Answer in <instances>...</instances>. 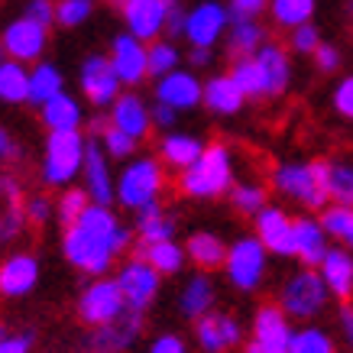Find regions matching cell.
<instances>
[{
    "instance_id": "cell-1",
    "label": "cell",
    "mask_w": 353,
    "mask_h": 353,
    "mask_svg": "<svg viewBox=\"0 0 353 353\" xmlns=\"http://www.w3.org/2000/svg\"><path fill=\"white\" fill-rule=\"evenodd\" d=\"M130 240H133V234L114 214V208L91 204L75 224L65 227L62 253L78 272H85L91 279H104L110 272V266L117 263V256H123Z\"/></svg>"
},
{
    "instance_id": "cell-2",
    "label": "cell",
    "mask_w": 353,
    "mask_h": 353,
    "mask_svg": "<svg viewBox=\"0 0 353 353\" xmlns=\"http://www.w3.org/2000/svg\"><path fill=\"white\" fill-rule=\"evenodd\" d=\"M234 152L224 143H208L194 165L179 175V192L194 201H214L234 188Z\"/></svg>"
},
{
    "instance_id": "cell-3",
    "label": "cell",
    "mask_w": 353,
    "mask_h": 353,
    "mask_svg": "<svg viewBox=\"0 0 353 353\" xmlns=\"http://www.w3.org/2000/svg\"><path fill=\"white\" fill-rule=\"evenodd\" d=\"M272 188L305 211H324L327 198V159L279 162L272 169Z\"/></svg>"
},
{
    "instance_id": "cell-4",
    "label": "cell",
    "mask_w": 353,
    "mask_h": 353,
    "mask_svg": "<svg viewBox=\"0 0 353 353\" xmlns=\"http://www.w3.org/2000/svg\"><path fill=\"white\" fill-rule=\"evenodd\" d=\"M165 192V165L159 156H133L117 172V204L127 211H143L150 204H159Z\"/></svg>"
},
{
    "instance_id": "cell-5",
    "label": "cell",
    "mask_w": 353,
    "mask_h": 353,
    "mask_svg": "<svg viewBox=\"0 0 353 353\" xmlns=\"http://www.w3.org/2000/svg\"><path fill=\"white\" fill-rule=\"evenodd\" d=\"M85 152H88V137L81 130H72V133H49L43 146V162H39V172H43V182L49 188H72V185L81 179V169H85Z\"/></svg>"
},
{
    "instance_id": "cell-6",
    "label": "cell",
    "mask_w": 353,
    "mask_h": 353,
    "mask_svg": "<svg viewBox=\"0 0 353 353\" xmlns=\"http://www.w3.org/2000/svg\"><path fill=\"white\" fill-rule=\"evenodd\" d=\"M279 308L289 314V321H305L311 324L314 318H321L327 305H331V292L324 285V279L318 269H295L282 289H279Z\"/></svg>"
},
{
    "instance_id": "cell-7",
    "label": "cell",
    "mask_w": 353,
    "mask_h": 353,
    "mask_svg": "<svg viewBox=\"0 0 353 353\" xmlns=\"http://www.w3.org/2000/svg\"><path fill=\"white\" fill-rule=\"evenodd\" d=\"M266 272H269V253L253 234L236 236L234 243L227 246L224 276L236 292H256L266 282Z\"/></svg>"
},
{
    "instance_id": "cell-8",
    "label": "cell",
    "mask_w": 353,
    "mask_h": 353,
    "mask_svg": "<svg viewBox=\"0 0 353 353\" xmlns=\"http://www.w3.org/2000/svg\"><path fill=\"white\" fill-rule=\"evenodd\" d=\"M123 311H127V299L114 276L91 279L78 295V318L88 327H104V324L117 321Z\"/></svg>"
},
{
    "instance_id": "cell-9",
    "label": "cell",
    "mask_w": 353,
    "mask_h": 353,
    "mask_svg": "<svg viewBox=\"0 0 353 353\" xmlns=\"http://www.w3.org/2000/svg\"><path fill=\"white\" fill-rule=\"evenodd\" d=\"M250 331L253 334H250V343L243 347V353H289L295 327H292L289 314L272 301V305H259L256 308Z\"/></svg>"
},
{
    "instance_id": "cell-10",
    "label": "cell",
    "mask_w": 353,
    "mask_h": 353,
    "mask_svg": "<svg viewBox=\"0 0 353 353\" xmlns=\"http://www.w3.org/2000/svg\"><path fill=\"white\" fill-rule=\"evenodd\" d=\"M114 279H117V285H120V292H123V299H127L130 311L146 314V308H152V301L159 299L162 276L143 256H130L127 263H120Z\"/></svg>"
},
{
    "instance_id": "cell-11",
    "label": "cell",
    "mask_w": 353,
    "mask_h": 353,
    "mask_svg": "<svg viewBox=\"0 0 353 353\" xmlns=\"http://www.w3.org/2000/svg\"><path fill=\"white\" fill-rule=\"evenodd\" d=\"M230 30V10L221 0H201L185 17V39L192 49H214Z\"/></svg>"
},
{
    "instance_id": "cell-12",
    "label": "cell",
    "mask_w": 353,
    "mask_h": 353,
    "mask_svg": "<svg viewBox=\"0 0 353 353\" xmlns=\"http://www.w3.org/2000/svg\"><path fill=\"white\" fill-rule=\"evenodd\" d=\"M0 46L10 62H20V65H36L43 62V52L49 46V30L32 23L30 17H17L3 26L0 32Z\"/></svg>"
},
{
    "instance_id": "cell-13",
    "label": "cell",
    "mask_w": 353,
    "mask_h": 353,
    "mask_svg": "<svg viewBox=\"0 0 353 353\" xmlns=\"http://www.w3.org/2000/svg\"><path fill=\"white\" fill-rule=\"evenodd\" d=\"M78 88H81V94H85L88 104H94V108H108L123 94V85H120L117 72L110 68V59L108 55H88L81 68H78Z\"/></svg>"
},
{
    "instance_id": "cell-14",
    "label": "cell",
    "mask_w": 353,
    "mask_h": 353,
    "mask_svg": "<svg viewBox=\"0 0 353 353\" xmlns=\"http://www.w3.org/2000/svg\"><path fill=\"white\" fill-rule=\"evenodd\" d=\"M108 59H110V68L117 72L120 85L130 88V91L150 78V46L139 43L137 36H130V32L114 36Z\"/></svg>"
},
{
    "instance_id": "cell-15",
    "label": "cell",
    "mask_w": 353,
    "mask_h": 353,
    "mask_svg": "<svg viewBox=\"0 0 353 353\" xmlns=\"http://www.w3.org/2000/svg\"><path fill=\"white\" fill-rule=\"evenodd\" d=\"M81 188L91 198V204H110L117 201V175L110 169V156L104 152V146L97 139H88L85 152V169H81Z\"/></svg>"
},
{
    "instance_id": "cell-16",
    "label": "cell",
    "mask_w": 353,
    "mask_h": 353,
    "mask_svg": "<svg viewBox=\"0 0 353 353\" xmlns=\"http://www.w3.org/2000/svg\"><path fill=\"white\" fill-rule=\"evenodd\" d=\"M139 331H143V314L127 308L117 321L104 324V327H91L85 337V350L88 353H127L137 343Z\"/></svg>"
},
{
    "instance_id": "cell-17",
    "label": "cell",
    "mask_w": 353,
    "mask_h": 353,
    "mask_svg": "<svg viewBox=\"0 0 353 353\" xmlns=\"http://www.w3.org/2000/svg\"><path fill=\"white\" fill-rule=\"evenodd\" d=\"M194 343L201 353H227L243 343V324L227 311H211L201 321H194Z\"/></svg>"
},
{
    "instance_id": "cell-18",
    "label": "cell",
    "mask_w": 353,
    "mask_h": 353,
    "mask_svg": "<svg viewBox=\"0 0 353 353\" xmlns=\"http://www.w3.org/2000/svg\"><path fill=\"white\" fill-rule=\"evenodd\" d=\"M292 227H295V217L279 204H266L253 217V236L266 246L269 256H292Z\"/></svg>"
},
{
    "instance_id": "cell-19",
    "label": "cell",
    "mask_w": 353,
    "mask_h": 353,
    "mask_svg": "<svg viewBox=\"0 0 353 353\" xmlns=\"http://www.w3.org/2000/svg\"><path fill=\"white\" fill-rule=\"evenodd\" d=\"M120 17L130 36L150 46L165 32V0H120Z\"/></svg>"
},
{
    "instance_id": "cell-20",
    "label": "cell",
    "mask_w": 353,
    "mask_h": 353,
    "mask_svg": "<svg viewBox=\"0 0 353 353\" xmlns=\"http://www.w3.org/2000/svg\"><path fill=\"white\" fill-rule=\"evenodd\" d=\"M253 62L259 68V81H263V101L282 97L292 85V55L285 46L266 43L259 52H253Z\"/></svg>"
},
{
    "instance_id": "cell-21",
    "label": "cell",
    "mask_w": 353,
    "mask_h": 353,
    "mask_svg": "<svg viewBox=\"0 0 353 353\" xmlns=\"http://www.w3.org/2000/svg\"><path fill=\"white\" fill-rule=\"evenodd\" d=\"M156 101L169 104L172 110H194L204 101V81L192 68H175L156 81Z\"/></svg>"
},
{
    "instance_id": "cell-22",
    "label": "cell",
    "mask_w": 353,
    "mask_h": 353,
    "mask_svg": "<svg viewBox=\"0 0 353 353\" xmlns=\"http://www.w3.org/2000/svg\"><path fill=\"white\" fill-rule=\"evenodd\" d=\"M331 250V236L324 234L321 221L314 214H299L292 227V256L299 259L305 269H318L321 259Z\"/></svg>"
},
{
    "instance_id": "cell-23",
    "label": "cell",
    "mask_w": 353,
    "mask_h": 353,
    "mask_svg": "<svg viewBox=\"0 0 353 353\" xmlns=\"http://www.w3.org/2000/svg\"><path fill=\"white\" fill-rule=\"evenodd\" d=\"M108 123L110 127H117L120 133H127L130 139L143 143L152 130V104H146L137 91H123V94L110 104Z\"/></svg>"
},
{
    "instance_id": "cell-24",
    "label": "cell",
    "mask_w": 353,
    "mask_h": 353,
    "mask_svg": "<svg viewBox=\"0 0 353 353\" xmlns=\"http://www.w3.org/2000/svg\"><path fill=\"white\" fill-rule=\"evenodd\" d=\"M39 259L32 253H13L0 263V295L3 299H26L39 285Z\"/></svg>"
},
{
    "instance_id": "cell-25",
    "label": "cell",
    "mask_w": 353,
    "mask_h": 353,
    "mask_svg": "<svg viewBox=\"0 0 353 353\" xmlns=\"http://www.w3.org/2000/svg\"><path fill=\"white\" fill-rule=\"evenodd\" d=\"M318 272H321L331 299L343 301V305L353 301V250H347V246H331L327 256L321 259Z\"/></svg>"
},
{
    "instance_id": "cell-26",
    "label": "cell",
    "mask_w": 353,
    "mask_h": 353,
    "mask_svg": "<svg viewBox=\"0 0 353 353\" xmlns=\"http://www.w3.org/2000/svg\"><path fill=\"white\" fill-rule=\"evenodd\" d=\"M204 146H208V143H204L201 137H194V133L169 130V133L159 139V162L165 165V169L182 175L188 165H194V159L204 152Z\"/></svg>"
},
{
    "instance_id": "cell-27",
    "label": "cell",
    "mask_w": 353,
    "mask_h": 353,
    "mask_svg": "<svg viewBox=\"0 0 353 353\" xmlns=\"http://www.w3.org/2000/svg\"><path fill=\"white\" fill-rule=\"evenodd\" d=\"M214 301H217V289H214V279L208 276V272H194V276L185 279L182 292H179V311H182V318L201 321L204 314L214 311Z\"/></svg>"
},
{
    "instance_id": "cell-28",
    "label": "cell",
    "mask_w": 353,
    "mask_h": 353,
    "mask_svg": "<svg viewBox=\"0 0 353 353\" xmlns=\"http://www.w3.org/2000/svg\"><path fill=\"white\" fill-rule=\"evenodd\" d=\"M26 201H23V188L17 179L0 175V243L17 240L26 224Z\"/></svg>"
},
{
    "instance_id": "cell-29",
    "label": "cell",
    "mask_w": 353,
    "mask_h": 353,
    "mask_svg": "<svg viewBox=\"0 0 353 353\" xmlns=\"http://www.w3.org/2000/svg\"><path fill=\"white\" fill-rule=\"evenodd\" d=\"M39 120L49 133H72V130H81V123H85V108L75 94L62 91L59 97L39 108Z\"/></svg>"
},
{
    "instance_id": "cell-30",
    "label": "cell",
    "mask_w": 353,
    "mask_h": 353,
    "mask_svg": "<svg viewBox=\"0 0 353 353\" xmlns=\"http://www.w3.org/2000/svg\"><path fill=\"white\" fill-rule=\"evenodd\" d=\"M227 246L217 234L211 230H194L188 240H185V256L188 263L198 266V272H214V269H224V259H227Z\"/></svg>"
},
{
    "instance_id": "cell-31",
    "label": "cell",
    "mask_w": 353,
    "mask_h": 353,
    "mask_svg": "<svg viewBox=\"0 0 353 353\" xmlns=\"http://www.w3.org/2000/svg\"><path fill=\"white\" fill-rule=\"evenodd\" d=\"M201 104L211 110V114H217V117H234V114L243 110L246 97L230 75H214V78L204 81V101Z\"/></svg>"
},
{
    "instance_id": "cell-32",
    "label": "cell",
    "mask_w": 353,
    "mask_h": 353,
    "mask_svg": "<svg viewBox=\"0 0 353 353\" xmlns=\"http://www.w3.org/2000/svg\"><path fill=\"white\" fill-rule=\"evenodd\" d=\"M175 230H179V221L162 204H150V208L137 211V236L143 246L175 240Z\"/></svg>"
},
{
    "instance_id": "cell-33",
    "label": "cell",
    "mask_w": 353,
    "mask_h": 353,
    "mask_svg": "<svg viewBox=\"0 0 353 353\" xmlns=\"http://www.w3.org/2000/svg\"><path fill=\"white\" fill-rule=\"evenodd\" d=\"M224 39H227V49H230L234 59H246V55L259 52V49L269 43L263 23L259 20H236V17H230V30H227Z\"/></svg>"
},
{
    "instance_id": "cell-34",
    "label": "cell",
    "mask_w": 353,
    "mask_h": 353,
    "mask_svg": "<svg viewBox=\"0 0 353 353\" xmlns=\"http://www.w3.org/2000/svg\"><path fill=\"white\" fill-rule=\"evenodd\" d=\"M65 91V75L55 62H36L30 68V104L43 108Z\"/></svg>"
},
{
    "instance_id": "cell-35",
    "label": "cell",
    "mask_w": 353,
    "mask_h": 353,
    "mask_svg": "<svg viewBox=\"0 0 353 353\" xmlns=\"http://www.w3.org/2000/svg\"><path fill=\"white\" fill-rule=\"evenodd\" d=\"M139 256L146 259L159 276H179V272L185 269V263H188V256H185V243H175V240L139 246Z\"/></svg>"
},
{
    "instance_id": "cell-36",
    "label": "cell",
    "mask_w": 353,
    "mask_h": 353,
    "mask_svg": "<svg viewBox=\"0 0 353 353\" xmlns=\"http://www.w3.org/2000/svg\"><path fill=\"white\" fill-rule=\"evenodd\" d=\"M0 104H30V72L20 62H0Z\"/></svg>"
},
{
    "instance_id": "cell-37",
    "label": "cell",
    "mask_w": 353,
    "mask_h": 353,
    "mask_svg": "<svg viewBox=\"0 0 353 353\" xmlns=\"http://www.w3.org/2000/svg\"><path fill=\"white\" fill-rule=\"evenodd\" d=\"M318 0H269V17L282 30H299L305 23H311Z\"/></svg>"
},
{
    "instance_id": "cell-38",
    "label": "cell",
    "mask_w": 353,
    "mask_h": 353,
    "mask_svg": "<svg viewBox=\"0 0 353 353\" xmlns=\"http://www.w3.org/2000/svg\"><path fill=\"white\" fill-rule=\"evenodd\" d=\"M327 198L331 204L353 208V162L327 159Z\"/></svg>"
},
{
    "instance_id": "cell-39",
    "label": "cell",
    "mask_w": 353,
    "mask_h": 353,
    "mask_svg": "<svg viewBox=\"0 0 353 353\" xmlns=\"http://www.w3.org/2000/svg\"><path fill=\"white\" fill-rule=\"evenodd\" d=\"M318 221H321L324 234L331 236V240H337V246H347V250H353V208L327 204Z\"/></svg>"
},
{
    "instance_id": "cell-40",
    "label": "cell",
    "mask_w": 353,
    "mask_h": 353,
    "mask_svg": "<svg viewBox=\"0 0 353 353\" xmlns=\"http://www.w3.org/2000/svg\"><path fill=\"white\" fill-rule=\"evenodd\" d=\"M230 204H234L236 214L256 217L259 211L269 204L266 185H259V182H240V185H234V188H230Z\"/></svg>"
},
{
    "instance_id": "cell-41",
    "label": "cell",
    "mask_w": 353,
    "mask_h": 353,
    "mask_svg": "<svg viewBox=\"0 0 353 353\" xmlns=\"http://www.w3.org/2000/svg\"><path fill=\"white\" fill-rule=\"evenodd\" d=\"M289 353H337V343L324 327H314V324H305L292 334V347Z\"/></svg>"
},
{
    "instance_id": "cell-42",
    "label": "cell",
    "mask_w": 353,
    "mask_h": 353,
    "mask_svg": "<svg viewBox=\"0 0 353 353\" xmlns=\"http://www.w3.org/2000/svg\"><path fill=\"white\" fill-rule=\"evenodd\" d=\"M179 62H182V52H179V46L175 43H169V39H156V43H150V78L159 81L162 75L175 72Z\"/></svg>"
},
{
    "instance_id": "cell-43",
    "label": "cell",
    "mask_w": 353,
    "mask_h": 353,
    "mask_svg": "<svg viewBox=\"0 0 353 353\" xmlns=\"http://www.w3.org/2000/svg\"><path fill=\"white\" fill-rule=\"evenodd\" d=\"M94 13V0H55V23L65 30L85 26Z\"/></svg>"
},
{
    "instance_id": "cell-44",
    "label": "cell",
    "mask_w": 353,
    "mask_h": 353,
    "mask_svg": "<svg viewBox=\"0 0 353 353\" xmlns=\"http://www.w3.org/2000/svg\"><path fill=\"white\" fill-rule=\"evenodd\" d=\"M88 208H91V198L85 194V188H75V185H72V188H65L62 198L55 201V214H59V221L68 227V224H75Z\"/></svg>"
},
{
    "instance_id": "cell-45",
    "label": "cell",
    "mask_w": 353,
    "mask_h": 353,
    "mask_svg": "<svg viewBox=\"0 0 353 353\" xmlns=\"http://www.w3.org/2000/svg\"><path fill=\"white\" fill-rule=\"evenodd\" d=\"M97 143H101V146H104V152H108L110 159H133V156H137V139H130L127 133H120L117 127H104L101 130V137H97Z\"/></svg>"
},
{
    "instance_id": "cell-46",
    "label": "cell",
    "mask_w": 353,
    "mask_h": 353,
    "mask_svg": "<svg viewBox=\"0 0 353 353\" xmlns=\"http://www.w3.org/2000/svg\"><path fill=\"white\" fill-rule=\"evenodd\" d=\"M321 32H318V26L314 23H305V26H299V30L289 32V49L299 55H314V49L321 46Z\"/></svg>"
},
{
    "instance_id": "cell-47",
    "label": "cell",
    "mask_w": 353,
    "mask_h": 353,
    "mask_svg": "<svg viewBox=\"0 0 353 353\" xmlns=\"http://www.w3.org/2000/svg\"><path fill=\"white\" fill-rule=\"evenodd\" d=\"M331 104L337 110V117L350 120L353 123V75H343L331 91Z\"/></svg>"
},
{
    "instance_id": "cell-48",
    "label": "cell",
    "mask_w": 353,
    "mask_h": 353,
    "mask_svg": "<svg viewBox=\"0 0 353 353\" xmlns=\"http://www.w3.org/2000/svg\"><path fill=\"white\" fill-rule=\"evenodd\" d=\"M26 221L30 224H36V227H43V224H49L52 221V198H46V194H32V198H26Z\"/></svg>"
},
{
    "instance_id": "cell-49",
    "label": "cell",
    "mask_w": 353,
    "mask_h": 353,
    "mask_svg": "<svg viewBox=\"0 0 353 353\" xmlns=\"http://www.w3.org/2000/svg\"><path fill=\"white\" fill-rule=\"evenodd\" d=\"M311 59H314V68H318L321 75H331V72H337V68L343 65V55H341V49H337L334 43H321L318 49H314Z\"/></svg>"
},
{
    "instance_id": "cell-50",
    "label": "cell",
    "mask_w": 353,
    "mask_h": 353,
    "mask_svg": "<svg viewBox=\"0 0 353 353\" xmlns=\"http://www.w3.org/2000/svg\"><path fill=\"white\" fill-rule=\"evenodd\" d=\"M23 17H30L32 23H39V26H52L55 23V3L52 0H26V10H23Z\"/></svg>"
},
{
    "instance_id": "cell-51",
    "label": "cell",
    "mask_w": 353,
    "mask_h": 353,
    "mask_svg": "<svg viewBox=\"0 0 353 353\" xmlns=\"http://www.w3.org/2000/svg\"><path fill=\"white\" fill-rule=\"evenodd\" d=\"M0 353H32L30 331H3L0 334Z\"/></svg>"
},
{
    "instance_id": "cell-52",
    "label": "cell",
    "mask_w": 353,
    "mask_h": 353,
    "mask_svg": "<svg viewBox=\"0 0 353 353\" xmlns=\"http://www.w3.org/2000/svg\"><path fill=\"white\" fill-rule=\"evenodd\" d=\"M227 10L236 20H256L263 10H269V0H227Z\"/></svg>"
},
{
    "instance_id": "cell-53",
    "label": "cell",
    "mask_w": 353,
    "mask_h": 353,
    "mask_svg": "<svg viewBox=\"0 0 353 353\" xmlns=\"http://www.w3.org/2000/svg\"><path fill=\"white\" fill-rule=\"evenodd\" d=\"M185 17H188V10L182 7V0H165V32L169 36H182Z\"/></svg>"
},
{
    "instance_id": "cell-54",
    "label": "cell",
    "mask_w": 353,
    "mask_h": 353,
    "mask_svg": "<svg viewBox=\"0 0 353 353\" xmlns=\"http://www.w3.org/2000/svg\"><path fill=\"white\" fill-rule=\"evenodd\" d=\"M150 353H188V343L179 334H156L150 343Z\"/></svg>"
},
{
    "instance_id": "cell-55",
    "label": "cell",
    "mask_w": 353,
    "mask_h": 353,
    "mask_svg": "<svg viewBox=\"0 0 353 353\" xmlns=\"http://www.w3.org/2000/svg\"><path fill=\"white\" fill-rule=\"evenodd\" d=\"M175 123H179V110H172L169 104H159V101H156V104H152V127H159L169 133Z\"/></svg>"
},
{
    "instance_id": "cell-56",
    "label": "cell",
    "mask_w": 353,
    "mask_h": 353,
    "mask_svg": "<svg viewBox=\"0 0 353 353\" xmlns=\"http://www.w3.org/2000/svg\"><path fill=\"white\" fill-rule=\"evenodd\" d=\"M20 156V146H17V139L7 127H0V162H13Z\"/></svg>"
},
{
    "instance_id": "cell-57",
    "label": "cell",
    "mask_w": 353,
    "mask_h": 353,
    "mask_svg": "<svg viewBox=\"0 0 353 353\" xmlns=\"http://www.w3.org/2000/svg\"><path fill=\"white\" fill-rule=\"evenodd\" d=\"M341 331H343L347 347L353 350V301H347V305L341 308Z\"/></svg>"
},
{
    "instance_id": "cell-58",
    "label": "cell",
    "mask_w": 353,
    "mask_h": 353,
    "mask_svg": "<svg viewBox=\"0 0 353 353\" xmlns=\"http://www.w3.org/2000/svg\"><path fill=\"white\" fill-rule=\"evenodd\" d=\"M211 59H214V52H211V49H192V52H188L192 68H208V65H211Z\"/></svg>"
},
{
    "instance_id": "cell-59",
    "label": "cell",
    "mask_w": 353,
    "mask_h": 353,
    "mask_svg": "<svg viewBox=\"0 0 353 353\" xmlns=\"http://www.w3.org/2000/svg\"><path fill=\"white\" fill-rule=\"evenodd\" d=\"M347 20L353 23V0H347Z\"/></svg>"
},
{
    "instance_id": "cell-60",
    "label": "cell",
    "mask_w": 353,
    "mask_h": 353,
    "mask_svg": "<svg viewBox=\"0 0 353 353\" xmlns=\"http://www.w3.org/2000/svg\"><path fill=\"white\" fill-rule=\"evenodd\" d=\"M0 62H7V52H3V46H0Z\"/></svg>"
},
{
    "instance_id": "cell-61",
    "label": "cell",
    "mask_w": 353,
    "mask_h": 353,
    "mask_svg": "<svg viewBox=\"0 0 353 353\" xmlns=\"http://www.w3.org/2000/svg\"><path fill=\"white\" fill-rule=\"evenodd\" d=\"M108 3H120V0H108Z\"/></svg>"
}]
</instances>
